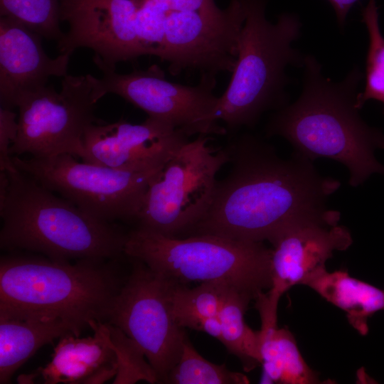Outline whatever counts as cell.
<instances>
[{
    "label": "cell",
    "instance_id": "30bf717a",
    "mask_svg": "<svg viewBox=\"0 0 384 384\" xmlns=\"http://www.w3.org/2000/svg\"><path fill=\"white\" fill-rule=\"evenodd\" d=\"M100 78L87 74L94 100L115 94L142 110L148 117L164 122L188 137L225 134L226 129L211 119L219 97L213 94L215 75L202 74L196 86L168 81L156 65L146 70L120 74L115 69H100Z\"/></svg>",
    "mask_w": 384,
    "mask_h": 384
},
{
    "label": "cell",
    "instance_id": "603a6c76",
    "mask_svg": "<svg viewBox=\"0 0 384 384\" xmlns=\"http://www.w3.org/2000/svg\"><path fill=\"white\" fill-rule=\"evenodd\" d=\"M243 374L230 370L225 364L213 363L201 356L188 338L177 363L171 369L165 383L172 384H246Z\"/></svg>",
    "mask_w": 384,
    "mask_h": 384
},
{
    "label": "cell",
    "instance_id": "9c48e42d",
    "mask_svg": "<svg viewBox=\"0 0 384 384\" xmlns=\"http://www.w3.org/2000/svg\"><path fill=\"white\" fill-rule=\"evenodd\" d=\"M97 102L85 75H67L58 92L52 86L23 97L18 105V129L10 155L48 158L68 154L85 160L82 139L86 129L99 124Z\"/></svg>",
    "mask_w": 384,
    "mask_h": 384
},
{
    "label": "cell",
    "instance_id": "8fae6325",
    "mask_svg": "<svg viewBox=\"0 0 384 384\" xmlns=\"http://www.w3.org/2000/svg\"><path fill=\"white\" fill-rule=\"evenodd\" d=\"M132 260L133 271L114 298L107 322L119 328L137 344L159 383H166L187 336L172 314L170 279Z\"/></svg>",
    "mask_w": 384,
    "mask_h": 384
},
{
    "label": "cell",
    "instance_id": "9a60e30c",
    "mask_svg": "<svg viewBox=\"0 0 384 384\" xmlns=\"http://www.w3.org/2000/svg\"><path fill=\"white\" fill-rule=\"evenodd\" d=\"M339 219L338 212L328 210L292 225L270 241L273 246L270 295L279 299L292 287L304 285L326 270V262L334 251L346 250L352 245L351 233L338 225Z\"/></svg>",
    "mask_w": 384,
    "mask_h": 384
},
{
    "label": "cell",
    "instance_id": "4316f807",
    "mask_svg": "<svg viewBox=\"0 0 384 384\" xmlns=\"http://www.w3.org/2000/svg\"><path fill=\"white\" fill-rule=\"evenodd\" d=\"M136 29L146 54L159 57L162 50L167 11L154 0H135Z\"/></svg>",
    "mask_w": 384,
    "mask_h": 384
},
{
    "label": "cell",
    "instance_id": "4fadbf2b",
    "mask_svg": "<svg viewBox=\"0 0 384 384\" xmlns=\"http://www.w3.org/2000/svg\"><path fill=\"white\" fill-rule=\"evenodd\" d=\"M60 5L61 22L69 28L57 42L59 53L90 48L100 69L146 55L137 33L135 0H60Z\"/></svg>",
    "mask_w": 384,
    "mask_h": 384
},
{
    "label": "cell",
    "instance_id": "d4e9b609",
    "mask_svg": "<svg viewBox=\"0 0 384 384\" xmlns=\"http://www.w3.org/2000/svg\"><path fill=\"white\" fill-rule=\"evenodd\" d=\"M0 13L43 38L58 42L64 34L60 28V0H0Z\"/></svg>",
    "mask_w": 384,
    "mask_h": 384
},
{
    "label": "cell",
    "instance_id": "ffe728a7",
    "mask_svg": "<svg viewBox=\"0 0 384 384\" xmlns=\"http://www.w3.org/2000/svg\"><path fill=\"white\" fill-rule=\"evenodd\" d=\"M260 353L263 377L270 383H319L317 373L304 360L294 335L278 328L277 318H260Z\"/></svg>",
    "mask_w": 384,
    "mask_h": 384
},
{
    "label": "cell",
    "instance_id": "3957f363",
    "mask_svg": "<svg viewBox=\"0 0 384 384\" xmlns=\"http://www.w3.org/2000/svg\"><path fill=\"white\" fill-rule=\"evenodd\" d=\"M9 185L0 200V247L60 261L110 260L124 255L127 233L55 194L28 174L6 171Z\"/></svg>",
    "mask_w": 384,
    "mask_h": 384
},
{
    "label": "cell",
    "instance_id": "8992f818",
    "mask_svg": "<svg viewBox=\"0 0 384 384\" xmlns=\"http://www.w3.org/2000/svg\"><path fill=\"white\" fill-rule=\"evenodd\" d=\"M272 252L263 242L213 235L168 237L135 228L124 253L153 272L185 284H228L253 299L272 286Z\"/></svg>",
    "mask_w": 384,
    "mask_h": 384
},
{
    "label": "cell",
    "instance_id": "cb8c5ba5",
    "mask_svg": "<svg viewBox=\"0 0 384 384\" xmlns=\"http://www.w3.org/2000/svg\"><path fill=\"white\" fill-rule=\"evenodd\" d=\"M362 20L368 33V48L366 63V85L358 92L356 105L361 109L370 100H375L384 106V36L378 21V7L375 0H368L362 8Z\"/></svg>",
    "mask_w": 384,
    "mask_h": 384
},
{
    "label": "cell",
    "instance_id": "7a4b0ae2",
    "mask_svg": "<svg viewBox=\"0 0 384 384\" xmlns=\"http://www.w3.org/2000/svg\"><path fill=\"white\" fill-rule=\"evenodd\" d=\"M302 91L270 119L268 136H280L296 153L313 161L326 158L345 165L349 184L356 187L373 174H384L374 152L384 148V134L369 127L356 105L362 73L354 67L341 82L324 76L312 55L304 56Z\"/></svg>",
    "mask_w": 384,
    "mask_h": 384
},
{
    "label": "cell",
    "instance_id": "d6986e66",
    "mask_svg": "<svg viewBox=\"0 0 384 384\" xmlns=\"http://www.w3.org/2000/svg\"><path fill=\"white\" fill-rule=\"evenodd\" d=\"M304 285L344 311L349 324L363 336L368 332V319L384 310V289L351 277L346 271L328 272L326 269Z\"/></svg>",
    "mask_w": 384,
    "mask_h": 384
},
{
    "label": "cell",
    "instance_id": "277c9868",
    "mask_svg": "<svg viewBox=\"0 0 384 384\" xmlns=\"http://www.w3.org/2000/svg\"><path fill=\"white\" fill-rule=\"evenodd\" d=\"M12 252L0 260V315L60 319L80 334L90 321H107L123 284L107 260L70 264Z\"/></svg>",
    "mask_w": 384,
    "mask_h": 384
},
{
    "label": "cell",
    "instance_id": "f1b7e54d",
    "mask_svg": "<svg viewBox=\"0 0 384 384\" xmlns=\"http://www.w3.org/2000/svg\"><path fill=\"white\" fill-rule=\"evenodd\" d=\"M358 0H328L332 6L340 27H344L349 11Z\"/></svg>",
    "mask_w": 384,
    "mask_h": 384
},
{
    "label": "cell",
    "instance_id": "6da1fadb",
    "mask_svg": "<svg viewBox=\"0 0 384 384\" xmlns=\"http://www.w3.org/2000/svg\"><path fill=\"white\" fill-rule=\"evenodd\" d=\"M225 148L231 169L186 236L270 242L292 225L325 213V201L340 187L338 181L319 174L312 161L297 153L283 159L253 135L242 134Z\"/></svg>",
    "mask_w": 384,
    "mask_h": 384
},
{
    "label": "cell",
    "instance_id": "e0dca14e",
    "mask_svg": "<svg viewBox=\"0 0 384 384\" xmlns=\"http://www.w3.org/2000/svg\"><path fill=\"white\" fill-rule=\"evenodd\" d=\"M93 336L68 334L60 340L46 366L36 372L46 384H97L114 378L117 358L107 335L105 322H89Z\"/></svg>",
    "mask_w": 384,
    "mask_h": 384
},
{
    "label": "cell",
    "instance_id": "44dd1931",
    "mask_svg": "<svg viewBox=\"0 0 384 384\" xmlns=\"http://www.w3.org/2000/svg\"><path fill=\"white\" fill-rule=\"evenodd\" d=\"M252 299L250 295L233 289L218 315L222 326L220 342L240 358L247 371L261 364L259 331L250 329L244 318Z\"/></svg>",
    "mask_w": 384,
    "mask_h": 384
},
{
    "label": "cell",
    "instance_id": "ba28073f",
    "mask_svg": "<svg viewBox=\"0 0 384 384\" xmlns=\"http://www.w3.org/2000/svg\"><path fill=\"white\" fill-rule=\"evenodd\" d=\"M14 166L47 189L105 222H136L158 169H119L77 161L63 154L48 158L13 156Z\"/></svg>",
    "mask_w": 384,
    "mask_h": 384
},
{
    "label": "cell",
    "instance_id": "2e32d148",
    "mask_svg": "<svg viewBox=\"0 0 384 384\" xmlns=\"http://www.w3.org/2000/svg\"><path fill=\"white\" fill-rule=\"evenodd\" d=\"M42 37L9 18H0L1 107H18L20 101L46 86L50 77L64 78L71 55L49 57Z\"/></svg>",
    "mask_w": 384,
    "mask_h": 384
},
{
    "label": "cell",
    "instance_id": "484cf974",
    "mask_svg": "<svg viewBox=\"0 0 384 384\" xmlns=\"http://www.w3.org/2000/svg\"><path fill=\"white\" fill-rule=\"evenodd\" d=\"M105 325L117 363V372L112 383H135L139 380L159 383L156 372L145 361L146 357L137 344L117 326L108 322H105Z\"/></svg>",
    "mask_w": 384,
    "mask_h": 384
},
{
    "label": "cell",
    "instance_id": "5bb4252c",
    "mask_svg": "<svg viewBox=\"0 0 384 384\" xmlns=\"http://www.w3.org/2000/svg\"><path fill=\"white\" fill-rule=\"evenodd\" d=\"M183 132L161 120L140 124L119 120L93 124L85 131L83 161L129 171L161 167L188 140Z\"/></svg>",
    "mask_w": 384,
    "mask_h": 384
},
{
    "label": "cell",
    "instance_id": "7c38bea8",
    "mask_svg": "<svg viewBox=\"0 0 384 384\" xmlns=\"http://www.w3.org/2000/svg\"><path fill=\"white\" fill-rule=\"evenodd\" d=\"M245 16V0H231L226 9L215 11H168L159 58L172 75L183 70L212 75L233 72Z\"/></svg>",
    "mask_w": 384,
    "mask_h": 384
},
{
    "label": "cell",
    "instance_id": "83f0119b",
    "mask_svg": "<svg viewBox=\"0 0 384 384\" xmlns=\"http://www.w3.org/2000/svg\"><path fill=\"white\" fill-rule=\"evenodd\" d=\"M16 114L11 109L0 107V171L16 169L9 151L18 134Z\"/></svg>",
    "mask_w": 384,
    "mask_h": 384
},
{
    "label": "cell",
    "instance_id": "52a82bcc",
    "mask_svg": "<svg viewBox=\"0 0 384 384\" xmlns=\"http://www.w3.org/2000/svg\"><path fill=\"white\" fill-rule=\"evenodd\" d=\"M206 135L185 144L151 179L136 223L168 237L187 233L203 218L213 198L216 176L229 155L213 148Z\"/></svg>",
    "mask_w": 384,
    "mask_h": 384
},
{
    "label": "cell",
    "instance_id": "f546056e",
    "mask_svg": "<svg viewBox=\"0 0 384 384\" xmlns=\"http://www.w3.org/2000/svg\"><path fill=\"white\" fill-rule=\"evenodd\" d=\"M198 331H203L220 341L222 338V326L218 316H210L203 319L200 323Z\"/></svg>",
    "mask_w": 384,
    "mask_h": 384
},
{
    "label": "cell",
    "instance_id": "ac0fdd59",
    "mask_svg": "<svg viewBox=\"0 0 384 384\" xmlns=\"http://www.w3.org/2000/svg\"><path fill=\"white\" fill-rule=\"evenodd\" d=\"M68 334L80 336L60 319L17 318L0 315V383L13 374L41 347Z\"/></svg>",
    "mask_w": 384,
    "mask_h": 384
},
{
    "label": "cell",
    "instance_id": "5b68a950",
    "mask_svg": "<svg viewBox=\"0 0 384 384\" xmlns=\"http://www.w3.org/2000/svg\"><path fill=\"white\" fill-rule=\"evenodd\" d=\"M265 0H245L246 16L238 57L229 85L211 119L225 123L228 131L252 127L266 111L284 107L288 65H303L292 43L300 36L298 16L284 13L276 23L265 16Z\"/></svg>",
    "mask_w": 384,
    "mask_h": 384
},
{
    "label": "cell",
    "instance_id": "7402d4cb",
    "mask_svg": "<svg viewBox=\"0 0 384 384\" xmlns=\"http://www.w3.org/2000/svg\"><path fill=\"white\" fill-rule=\"evenodd\" d=\"M169 279L171 306L176 321L183 329L197 331L203 319L218 315L230 291L235 289L218 282H203L189 288Z\"/></svg>",
    "mask_w": 384,
    "mask_h": 384
}]
</instances>
